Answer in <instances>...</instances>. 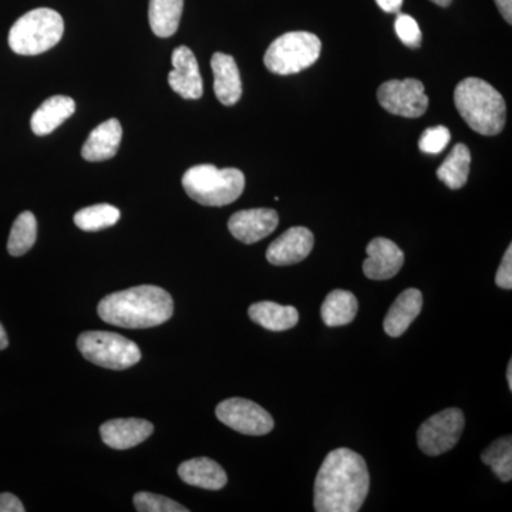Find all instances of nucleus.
<instances>
[{"label": "nucleus", "mask_w": 512, "mask_h": 512, "mask_svg": "<svg viewBox=\"0 0 512 512\" xmlns=\"http://www.w3.org/2000/svg\"><path fill=\"white\" fill-rule=\"evenodd\" d=\"M369 488L370 474L365 458L350 448L330 451L316 476L315 511H360Z\"/></svg>", "instance_id": "nucleus-1"}, {"label": "nucleus", "mask_w": 512, "mask_h": 512, "mask_svg": "<svg viewBox=\"0 0 512 512\" xmlns=\"http://www.w3.org/2000/svg\"><path fill=\"white\" fill-rule=\"evenodd\" d=\"M97 312L101 320L120 328H156L171 319L174 301L163 288L141 285L101 299Z\"/></svg>", "instance_id": "nucleus-2"}, {"label": "nucleus", "mask_w": 512, "mask_h": 512, "mask_svg": "<svg viewBox=\"0 0 512 512\" xmlns=\"http://www.w3.org/2000/svg\"><path fill=\"white\" fill-rule=\"evenodd\" d=\"M454 103L460 116L478 134L497 136L507 120L504 97L490 83L468 77L458 83Z\"/></svg>", "instance_id": "nucleus-3"}, {"label": "nucleus", "mask_w": 512, "mask_h": 512, "mask_svg": "<svg viewBox=\"0 0 512 512\" xmlns=\"http://www.w3.org/2000/svg\"><path fill=\"white\" fill-rule=\"evenodd\" d=\"M183 187L188 197L205 207H225L241 197L245 175L238 168L202 164L185 171Z\"/></svg>", "instance_id": "nucleus-4"}, {"label": "nucleus", "mask_w": 512, "mask_h": 512, "mask_svg": "<svg viewBox=\"0 0 512 512\" xmlns=\"http://www.w3.org/2000/svg\"><path fill=\"white\" fill-rule=\"evenodd\" d=\"M63 32V18L56 10H30L10 29L9 46L16 55H42L62 40Z\"/></svg>", "instance_id": "nucleus-5"}, {"label": "nucleus", "mask_w": 512, "mask_h": 512, "mask_svg": "<svg viewBox=\"0 0 512 512\" xmlns=\"http://www.w3.org/2000/svg\"><path fill=\"white\" fill-rule=\"evenodd\" d=\"M322 42L309 32H289L279 36L266 50L264 63L269 72L288 76L318 62Z\"/></svg>", "instance_id": "nucleus-6"}, {"label": "nucleus", "mask_w": 512, "mask_h": 512, "mask_svg": "<svg viewBox=\"0 0 512 512\" xmlns=\"http://www.w3.org/2000/svg\"><path fill=\"white\" fill-rule=\"evenodd\" d=\"M77 348L84 359L111 370H126L141 360V350L133 340L117 333L84 332L77 339Z\"/></svg>", "instance_id": "nucleus-7"}, {"label": "nucleus", "mask_w": 512, "mask_h": 512, "mask_svg": "<svg viewBox=\"0 0 512 512\" xmlns=\"http://www.w3.org/2000/svg\"><path fill=\"white\" fill-rule=\"evenodd\" d=\"M464 414L460 409H447L434 414L421 424L417 431V443L427 456L436 457L451 450L464 430Z\"/></svg>", "instance_id": "nucleus-8"}, {"label": "nucleus", "mask_w": 512, "mask_h": 512, "mask_svg": "<svg viewBox=\"0 0 512 512\" xmlns=\"http://www.w3.org/2000/svg\"><path fill=\"white\" fill-rule=\"evenodd\" d=\"M380 106L394 116L417 119L429 109L424 84L416 79L389 80L377 90Z\"/></svg>", "instance_id": "nucleus-9"}, {"label": "nucleus", "mask_w": 512, "mask_h": 512, "mask_svg": "<svg viewBox=\"0 0 512 512\" xmlns=\"http://www.w3.org/2000/svg\"><path fill=\"white\" fill-rule=\"evenodd\" d=\"M215 413L221 423L245 436H265L274 430L275 421L271 414L251 400L239 397L224 400L218 404Z\"/></svg>", "instance_id": "nucleus-10"}, {"label": "nucleus", "mask_w": 512, "mask_h": 512, "mask_svg": "<svg viewBox=\"0 0 512 512\" xmlns=\"http://www.w3.org/2000/svg\"><path fill=\"white\" fill-rule=\"evenodd\" d=\"M279 224V215L269 208L235 212L228 221L229 232L244 244L251 245L271 235Z\"/></svg>", "instance_id": "nucleus-11"}, {"label": "nucleus", "mask_w": 512, "mask_h": 512, "mask_svg": "<svg viewBox=\"0 0 512 512\" xmlns=\"http://www.w3.org/2000/svg\"><path fill=\"white\" fill-rule=\"evenodd\" d=\"M173 72L168 74V84L185 100L201 99L204 93L197 57L190 47L180 46L173 52Z\"/></svg>", "instance_id": "nucleus-12"}, {"label": "nucleus", "mask_w": 512, "mask_h": 512, "mask_svg": "<svg viewBox=\"0 0 512 512\" xmlns=\"http://www.w3.org/2000/svg\"><path fill=\"white\" fill-rule=\"evenodd\" d=\"M315 237L308 228L293 227L269 245L266 259L275 266L295 265L311 254Z\"/></svg>", "instance_id": "nucleus-13"}, {"label": "nucleus", "mask_w": 512, "mask_h": 512, "mask_svg": "<svg viewBox=\"0 0 512 512\" xmlns=\"http://www.w3.org/2000/svg\"><path fill=\"white\" fill-rule=\"evenodd\" d=\"M363 272L373 281H387L399 274L404 265V252L387 238H375L366 248Z\"/></svg>", "instance_id": "nucleus-14"}, {"label": "nucleus", "mask_w": 512, "mask_h": 512, "mask_svg": "<svg viewBox=\"0 0 512 512\" xmlns=\"http://www.w3.org/2000/svg\"><path fill=\"white\" fill-rule=\"evenodd\" d=\"M153 433V424L143 419H114L100 427L101 440L114 450L136 447Z\"/></svg>", "instance_id": "nucleus-15"}, {"label": "nucleus", "mask_w": 512, "mask_h": 512, "mask_svg": "<svg viewBox=\"0 0 512 512\" xmlns=\"http://www.w3.org/2000/svg\"><path fill=\"white\" fill-rule=\"evenodd\" d=\"M214 92L224 106H234L242 96V80L234 57L215 53L211 59Z\"/></svg>", "instance_id": "nucleus-16"}, {"label": "nucleus", "mask_w": 512, "mask_h": 512, "mask_svg": "<svg viewBox=\"0 0 512 512\" xmlns=\"http://www.w3.org/2000/svg\"><path fill=\"white\" fill-rule=\"evenodd\" d=\"M123 128L120 121L110 119L94 128L82 148V157L90 163L110 160L119 151Z\"/></svg>", "instance_id": "nucleus-17"}, {"label": "nucleus", "mask_w": 512, "mask_h": 512, "mask_svg": "<svg viewBox=\"0 0 512 512\" xmlns=\"http://www.w3.org/2000/svg\"><path fill=\"white\" fill-rule=\"evenodd\" d=\"M423 309V295L419 289H406L400 293L384 318V332L392 338L402 336Z\"/></svg>", "instance_id": "nucleus-18"}, {"label": "nucleus", "mask_w": 512, "mask_h": 512, "mask_svg": "<svg viewBox=\"0 0 512 512\" xmlns=\"http://www.w3.org/2000/svg\"><path fill=\"white\" fill-rule=\"evenodd\" d=\"M178 476L185 484L204 490L218 491L227 485L228 477L224 468L207 457L192 458L178 467Z\"/></svg>", "instance_id": "nucleus-19"}, {"label": "nucleus", "mask_w": 512, "mask_h": 512, "mask_svg": "<svg viewBox=\"0 0 512 512\" xmlns=\"http://www.w3.org/2000/svg\"><path fill=\"white\" fill-rule=\"evenodd\" d=\"M76 111V103L72 97L53 96L33 113L30 127L36 136H47L53 133L64 121L70 119Z\"/></svg>", "instance_id": "nucleus-20"}, {"label": "nucleus", "mask_w": 512, "mask_h": 512, "mask_svg": "<svg viewBox=\"0 0 512 512\" xmlns=\"http://www.w3.org/2000/svg\"><path fill=\"white\" fill-rule=\"evenodd\" d=\"M249 318L256 325L272 330V332H284L295 328L299 322V313L293 306H282L275 302H258L249 308Z\"/></svg>", "instance_id": "nucleus-21"}, {"label": "nucleus", "mask_w": 512, "mask_h": 512, "mask_svg": "<svg viewBox=\"0 0 512 512\" xmlns=\"http://www.w3.org/2000/svg\"><path fill=\"white\" fill-rule=\"evenodd\" d=\"M359 302L352 292L335 289L326 296L322 305V319L330 328L345 326L355 320Z\"/></svg>", "instance_id": "nucleus-22"}, {"label": "nucleus", "mask_w": 512, "mask_h": 512, "mask_svg": "<svg viewBox=\"0 0 512 512\" xmlns=\"http://www.w3.org/2000/svg\"><path fill=\"white\" fill-rule=\"evenodd\" d=\"M184 0H150L148 20L158 37L173 36L180 26Z\"/></svg>", "instance_id": "nucleus-23"}, {"label": "nucleus", "mask_w": 512, "mask_h": 512, "mask_svg": "<svg viewBox=\"0 0 512 512\" xmlns=\"http://www.w3.org/2000/svg\"><path fill=\"white\" fill-rule=\"evenodd\" d=\"M471 153L466 144H456L450 156L437 170V178L450 190H460L467 184L470 174Z\"/></svg>", "instance_id": "nucleus-24"}, {"label": "nucleus", "mask_w": 512, "mask_h": 512, "mask_svg": "<svg viewBox=\"0 0 512 512\" xmlns=\"http://www.w3.org/2000/svg\"><path fill=\"white\" fill-rule=\"evenodd\" d=\"M37 238V221L33 212L25 211L16 218L10 229L8 252L12 256L28 254Z\"/></svg>", "instance_id": "nucleus-25"}, {"label": "nucleus", "mask_w": 512, "mask_h": 512, "mask_svg": "<svg viewBox=\"0 0 512 512\" xmlns=\"http://www.w3.org/2000/svg\"><path fill=\"white\" fill-rule=\"evenodd\" d=\"M119 220V208L109 204L92 205L74 214V224L86 232H97L113 227Z\"/></svg>", "instance_id": "nucleus-26"}, {"label": "nucleus", "mask_w": 512, "mask_h": 512, "mask_svg": "<svg viewBox=\"0 0 512 512\" xmlns=\"http://www.w3.org/2000/svg\"><path fill=\"white\" fill-rule=\"evenodd\" d=\"M484 464L493 468L495 476L507 483L512 478V439L511 436L501 437L485 448L481 454Z\"/></svg>", "instance_id": "nucleus-27"}, {"label": "nucleus", "mask_w": 512, "mask_h": 512, "mask_svg": "<svg viewBox=\"0 0 512 512\" xmlns=\"http://www.w3.org/2000/svg\"><path fill=\"white\" fill-rule=\"evenodd\" d=\"M134 507L138 512H188L184 505L175 503L164 495L137 493L134 495Z\"/></svg>", "instance_id": "nucleus-28"}, {"label": "nucleus", "mask_w": 512, "mask_h": 512, "mask_svg": "<svg viewBox=\"0 0 512 512\" xmlns=\"http://www.w3.org/2000/svg\"><path fill=\"white\" fill-rule=\"evenodd\" d=\"M451 140V133L447 127L437 126L427 128L421 134L419 147L423 153L440 154L448 146Z\"/></svg>", "instance_id": "nucleus-29"}, {"label": "nucleus", "mask_w": 512, "mask_h": 512, "mask_svg": "<svg viewBox=\"0 0 512 512\" xmlns=\"http://www.w3.org/2000/svg\"><path fill=\"white\" fill-rule=\"evenodd\" d=\"M394 30H396L397 36H399L404 45L409 46L410 49L420 47L423 35H421L419 23L412 16L400 13L397 16L396 22H394Z\"/></svg>", "instance_id": "nucleus-30"}, {"label": "nucleus", "mask_w": 512, "mask_h": 512, "mask_svg": "<svg viewBox=\"0 0 512 512\" xmlns=\"http://www.w3.org/2000/svg\"><path fill=\"white\" fill-rule=\"evenodd\" d=\"M495 284L498 288L507 289L510 291L512 288V247H508L505 251L503 261H501L500 268H498L497 275H495Z\"/></svg>", "instance_id": "nucleus-31"}, {"label": "nucleus", "mask_w": 512, "mask_h": 512, "mask_svg": "<svg viewBox=\"0 0 512 512\" xmlns=\"http://www.w3.org/2000/svg\"><path fill=\"white\" fill-rule=\"evenodd\" d=\"M22 501L16 495L0 494V512H25Z\"/></svg>", "instance_id": "nucleus-32"}, {"label": "nucleus", "mask_w": 512, "mask_h": 512, "mask_svg": "<svg viewBox=\"0 0 512 512\" xmlns=\"http://www.w3.org/2000/svg\"><path fill=\"white\" fill-rule=\"evenodd\" d=\"M376 3L386 13H397L402 8L403 0H376Z\"/></svg>", "instance_id": "nucleus-33"}, {"label": "nucleus", "mask_w": 512, "mask_h": 512, "mask_svg": "<svg viewBox=\"0 0 512 512\" xmlns=\"http://www.w3.org/2000/svg\"><path fill=\"white\" fill-rule=\"evenodd\" d=\"M498 10H500L503 18L507 20V23H512V0H494Z\"/></svg>", "instance_id": "nucleus-34"}, {"label": "nucleus", "mask_w": 512, "mask_h": 512, "mask_svg": "<svg viewBox=\"0 0 512 512\" xmlns=\"http://www.w3.org/2000/svg\"><path fill=\"white\" fill-rule=\"evenodd\" d=\"M8 345V333H6L5 328H3L2 323H0V350H5L6 348H8Z\"/></svg>", "instance_id": "nucleus-35"}, {"label": "nucleus", "mask_w": 512, "mask_h": 512, "mask_svg": "<svg viewBox=\"0 0 512 512\" xmlns=\"http://www.w3.org/2000/svg\"><path fill=\"white\" fill-rule=\"evenodd\" d=\"M507 382L508 387H510V390H512V360H510V363H508L507 367Z\"/></svg>", "instance_id": "nucleus-36"}, {"label": "nucleus", "mask_w": 512, "mask_h": 512, "mask_svg": "<svg viewBox=\"0 0 512 512\" xmlns=\"http://www.w3.org/2000/svg\"><path fill=\"white\" fill-rule=\"evenodd\" d=\"M431 2L436 3V5L441 6V8H447V6L451 5L453 0H431Z\"/></svg>", "instance_id": "nucleus-37"}]
</instances>
